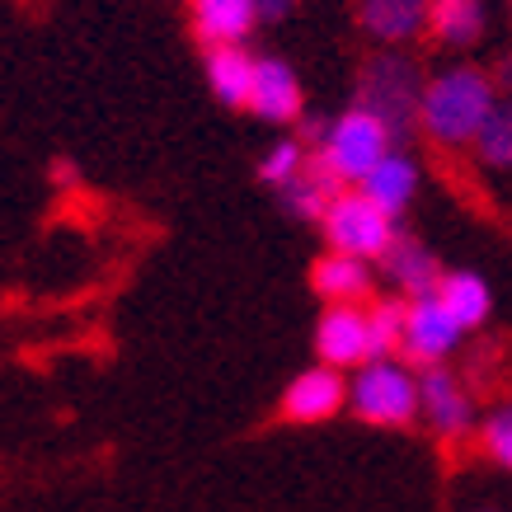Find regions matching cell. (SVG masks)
<instances>
[{
    "mask_svg": "<svg viewBox=\"0 0 512 512\" xmlns=\"http://www.w3.org/2000/svg\"><path fill=\"white\" fill-rule=\"evenodd\" d=\"M296 10V0H254V15H259V24H278V19H287Z\"/></svg>",
    "mask_w": 512,
    "mask_h": 512,
    "instance_id": "cell-24",
    "label": "cell"
},
{
    "mask_svg": "<svg viewBox=\"0 0 512 512\" xmlns=\"http://www.w3.org/2000/svg\"><path fill=\"white\" fill-rule=\"evenodd\" d=\"M404 311L409 301L404 296H386L367 311V339H372V362L376 357H395L400 353V334H404Z\"/></svg>",
    "mask_w": 512,
    "mask_h": 512,
    "instance_id": "cell-21",
    "label": "cell"
},
{
    "mask_svg": "<svg viewBox=\"0 0 512 512\" xmlns=\"http://www.w3.org/2000/svg\"><path fill=\"white\" fill-rule=\"evenodd\" d=\"M466 329L451 320V311L433 296H419V301H409V311H404V334H400V357L409 367H442L447 353L461 343Z\"/></svg>",
    "mask_w": 512,
    "mask_h": 512,
    "instance_id": "cell-6",
    "label": "cell"
},
{
    "mask_svg": "<svg viewBox=\"0 0 512 512\" xmlns=\"http://www.w3.org/2000/svg\"><path fill=\"white\" fill-rule=\"evenodd\" d=\"M207 85L221 104L245 109L249 90H254V57L245 52V43L235 47H207Z\"/></svg>",
    "mask_w": 512,
    "mask_h": 512,
    "instance_id": "cell-16",
    "label": "cell"
},
{
    "mask_svg": "<svg viewBox=\"0 0 512 512\" xmlns=\"http://www.w3.org/2000/svg\"><path fill=\"white\" fill-rule=\"evenodd\" d=\"M484 451L494 456L498 466L512 470V409H498L494 419L484 423Z\"/></svg>",
    "mask_w": 512,
    "mask_h": 512,
    "instance_id": "cell-23",
    "label": "cell"
},
{
    "mask_svg": "<svg viewBox=\"0 0 512 512\" xmlns=\"http://www.w3.org/2000/svg\"><path fill=\"white\" fill-rule=\"evenodd\" d=\"M428 33L447 47H466L484 33V0H433L428 5Z\"/></svg>",
    "mask_w": 512,
    "mask_h": 512,
    "instance_id": "cell-19",
    "label": "cell"
},
{
    "mask_svg": "<svg viewBox=\"0 0 512 512\" xmlns=\"http://www.w3.org/2000/svg\"><path fill=\"white\" fill-rule=\"evenodd\" d=\"M348 404V381L343 372L315 362L311 372H301L292 386L282 390V419L287 423H325Z\"/></svg>",
    "mask_w": 512,
    "mask_h": 512,
    "instance_id": "cell-8",
    "label": "cell"
},
{
    "mask_svg": "<svg viewBox=\"0 0 512 512\" xmlns=\"http://www.w3.org/2000/svg\"><path fill=\"white\" fill-rule=\"evenodd\" d=\"M188 5H193V33L202 38V47L245 43L259 24L254 0H188Z\"/></svg>",
    "mask_w": 512,
    "mask_h": 512,
    "instance_id": "cell-13",
    "label": "cell"
},
{
    "mask_svg": "<svg viewBox=\"0 0 512 512\" xmlns=\"http://www.w3.org/2000/svg\"><path fill=\"white\" fill-rule=\"evenodd\" d=\"M498 104V85L480 66H451L442 76L423 80L419 132L437 146H475L484 118Z\"/></svg>",
    "mask_w": 512,
    "mask_h": 512,
    "instance_id": "cell-1",
    "label": "cell"
},
{
    "mask_svg": "<svg viewBox=\"0 0 512 512\" xmlns=\"http://www.w3.org/2000/svg\"><path fill=\"white\" fill-rule=\"evenodd\" d=\"M475 151H480L484 165L512 170V94H498L494 113L484 118L480 137H475Z\"/></svg>",
    "mask_w": 512,
    "mask_h": 512,
    "instance_id": "cell-20",
    "label": "cell"
},
{
    "mask_svg": "<svg viewBox=\"0 0 512 512\" xmlns=\"http://www.w3.org/2000/svg\"><path fill=\"white\" fill-rule=\"evenodd\" d=\"M381 268H386V278L395 282V292L409 296V301L433 296L437 282H442V264L433 259V249H423L419 240H409V235H395V240H390V249L381 254Z\"/></svg>",
    "mask_w": 512,
    "mask_h": 512,
    "instance_id": "cell-11",
    "label": "cell"
},
{
    "mask_svg": "<svg viewBox=\"0 0 512 512\" xmlns=\"http://www.w3.org/2000/svg\"><path fill=\"white\" fill-rule=\"evenodd\" d=\"M390 146H395V137L386 132L381 118H372V113H362V109H348L343 118L329 123L325 141L311 151V160H320V165H325L343 188L348 184L357 188L367 174H372V165L386 156Z\"/></svg>",
    "mask_w": 512,
    "mask_h": 512,
    "instance_id": "cell-4",
    "label": "cell"
},
{
    "mask_svg": "<svg viewBox=\"0 0 512 512\" xmlns=\"http://www.w3.org/2000/svg\"><path fill=\"white\" fill-rule=\"evenodd\" d=\"M470 395L447 367H423L419 372V419H428L437 437H461L470 428Z\"/></svg>",
    "mask_w": 512,
    "mask_h": 512,
    "instance_id": "cell-10",
    "label": "cell"
},
{
    "mask_svg": "<svg viewBox=\"0 0 512 512\" xmlns=\"http://www.w3.org/2000/svg\"><path fill=\"white\" fill-rule=\"evenodd\" d=\"M249 113H259L264 123H301L306 113V94L301 80L278 57H254V90H249Z\"/></svg>",
    "mask_w": 512,
    "mask_h": 512,
    "instance_id": "cell-9",
    "label": "cell"
},
{
    "mask_svg": "<svg viewBox=\"0 0 512 512\" xmlns=\"http://www.w3.org/2000/svg\"><path fill=\"white\" fill-rule=\"evenodd\" d=\"M348 409L372 428H404L419 419V372H409V362L376 357L362 362L348 386Z\"/></svg>",
    "mask_w": 512,
    "mask_h": 512,
    "instance_id": "cell-3",
    "label": "cell"
},
{
    "mask_svg": "<svg viewBox=\"0 0 512 512\" xmlns=\"http://www.w3.org/2000/svg\"><path fill=\"white\" fill-rule=\"evenodd\" d=\"M311 287L315 296H325V306H362L367 292H372V268H367V259L329 249L325 259H315Z\"/></svg>",
    "mask_w": 512,
    "mask_h": 512,
    "instance_id": "cell-14",
    "label": "cell"
},
{
    "mask_svg": "<svg viewBox=\"0 0 512 512\" xmlns=\"http://www.w3.org/2000/svg\"><path fill=\"white\" fill-rule=\"evenodd\" d=\"M306 160H311V156H306V146H301L296 137H292V141H278V146H273V151L259 160V179H264V184H273V188L292 184Z\"/></svg>",
    "mask_w": 512,
    "mask_h": 512,
    "instance_id": "cell-22",
    "label": "cell"
},
{
    "mask_svg": "<svg viewBox=\"0 0 512 512\" xmlns=\"http://www.w3.org/2000/svg\"><path fill=\"white\" fill-rule=\"evenodd\" d=\"M419 99H423V80L419 66L409 57H395V52H381L362 66V80H357L353 109L372 113L386 123V132L395 141L409 137L419 127Z\"/></svg>",
    "mask_w": 512,
    "mask_h": 512,
    "instance_id": "cell-2",
    "label": "cell"
},
{
    "mask_svg": "<svg viewBox=\"0 0 512 512\" xmlns=\"http://www.w3.org/2000/svg\"><path fill=\"white\" fill-rule=\"evenodd\" d=\"M357 188H362V193H367V198H372L390 221H400L404 207H409V202H414V193H419V165L404 156V151H395V146H390L386 156L372 165V174H367Z\"/></svg>",
    "mask_w": 512,
    "mask_h": 512,
    "instance_id": "cell-12",
    "label": "cell"
},
{
    "mask_svg": "<svg viewBox=\"0 0 512 512\" xmlns=\"http://www.w3.org/2000/svg\"><path fill=\"white\" fill-rule=\"evenodd\" d=\"M334 193H343L339 179H334L320 160H306L292 184H282V207L301 221H320L325 217V207L334 202Z\"/></svg>",
    "mask_w": 512,
    "mask_h": 512,
    "instance_id": "cell-17",
    "label": "cell"
},
{
    "mask_svg": "<svg viewBox=\"0 0 512 512\" xmlns=\"http://www.w3.org/2000/svg\"><path fill=\"white\" fill-rule=\"evenodd\" d=\"M428 5L433 0H362V29L381 43H409L428 33Z\"/></svg>",
    "mask_w": 512,
    "mask_h": 512,
    "instance_id": "cell-15",
    "label": "cell"
},
{
    "mask_svg": "<svg viewBox=\"0 0 512 512\" xmlns=\"http://www.w3.org/2000/svg\"><path fill=\"white\" fill-rule=\"evenodd\" d=\"M320 231H325L334 254H353V259H381L390 249V240L400 235L395 221H390L362 188L334 193V202H329L325 217H320Z\"/></svg>",
    "mask_w": 512,
    "mask_h": 512,
    "instance_id": "cell-5",
    "label": "cell"
},
{
    "mask_svg": "<svg viewBox=\"0 0 512 512\" xmlns=\"http://www.w3.org/2000/svg\"><path fill=\"white\" fill-rule=\"evenodd\" d=\"M437 301L451 311V320L466 329H480L484 320H489V287H484V278H475V273H442V282H437Z\"/></svg>",
    "mask_w": 512,
    "mask_h": 512,
    "instance_id": "cell-18",
    "label": "cell"
},
{
    "mask_svg": "<svg viewBox=\"0 0 512 512\" xmlns=\"http://www.w3.org/2000/svg\"><path fill=\"white\" fill-rule=\"evenodd\" d=\"M315 353L334 372H353L372 362V339H367V311L362 306H325L315 320Z\"/></svg>",
    "mask_w": 512,
    "mask_h": 512,
    "instance_id": "cell-7",
    "label": "cell"
}]
</instances>
